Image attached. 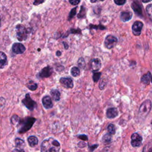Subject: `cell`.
Listing matches in <instances>:
<instances>
[{
	"mask_svg": "<svg viewBox=\"0 0 152 152\" xmlns=\"http://www.w3.org/2000/svg\"><path fill=\"white\" fill-rule=\"evenodd\" d=\"M60 150V143L53 138L44 140L41 144V152H59Z\"/></svg>",
	"mask_w": 152,
	"mask_h": 152,
	"instance_id": "1",
	"label": "cell"
},
{
	"mask_svg": "<svg viewBox=\"0 0 152 152\" xmlns=\"http://www.w3.org/2000/svg\"><path fill=\"white\" fill-rule=\"evenodd\" d=\"M36 121V119L33 117H27L26 118L20 119L19 121V133H24L29 131L33 126Z\"/></svg>",
	"mask_w": 152,
	"mask_h": 152,
	"instance_id": "2",
	"label": "cell"
},
{
	"mask_svg": "<svg viewBox=\"0 0 152 152\" xmlns=\"http://www.w3.org/2000/svg\"><path fill=\"white\" fill-rule=\"evenodd\" d=\"M151 109V101L150 100L144 101L140 107L139 111V115L141 116L142 118H146L150 112Z\"/></svg>",
	"mask_w": 152,
	"mask_h": 152,
	"instance_id": "3",
	"label": "cell"
},
{
	"mask_svg": "<svg viewBox=\"0 0 152 152\" xmlns=\"http://www.w3.org/2000/svg\"><path fill=\"white\" fill-rule=\"evenodd\" d=\"M16 36L19 41L25 40L27 37V31L25 27L22 24H18L16 27Z\"/></svg>",
	"mask_w": 152,
	"mask_h": 152,
	"instance_id": "4",
	"label": "cell"
},
{
	"mask_svg": "<svg viewBox=\"0 0 152 152\" xmlns=\"http://www.w3.org/2000/svg\"><path fill=\"white\" fill-rule=\"evenodd\" d=\"M22 103L27 109L32 111L37 107L36 102L31 99L29 93L26 94L25 98L22 100Z\"/></svg>",
	"mask_w": 152,
	"mask_h": 152,
	"instance_id": "5",
	"label": "cell"
},
{
	"mask_svg": "<svg viewBox=\"0 0 152 152\" xmlns=\"http://www.w3.org/2000/svg\"><path fill=\"white\" fill-rule=\"evenodd\" d=\"M117 42L118 39L115 36L112 35H108L105 38L104 45L107 49H110L116 46Z\"/></svg>",
	"mask_w": 152,
	"mask_h": 152,
	"instance_id": "6",
	"label": "cell"
},
{
	"mask_svg": "<svg viewBox=\"0 0 152 152\" xmlns=\"http://www.w3.org/2000/svg\"><path fill=\"white\" fill-rule=\"evenodd\" d=\"M143 23L140 21H136L132 26V32L134 35L139 36L142 33Z\"/></svg>",
	"mask_w": 152,
	"mask_h": 152,
	"instance_id": "7",
	"label": "cell"
},
{
	"mask_svg": "<svg viewBox=\"0 0 152 152\" xmlns=\"http://www.w3.org/2000/svg\"><path fill=\"white\" fill-rule=\"evenodd\" d=\"M143 139L141 135L138 133H134L131 135V144L134 147H140L142 144Z\"/></svg>",
	"mask_w": 152,
	"mask_h": 152,
	"instance_id": "8",
	"label": "cell"
},
{
	"mask_svg": "<svg viewBox=\"0 0 152 152\" xmlns=\"http://www.w3.org/2000/svg\"><path fill=\"white\" fill-rule=\"evenodd\" d=\"M131 8L137 16L142 17V7L139 1H134L131 4Z\"/></svg>",
	"mask_w": 152,
	"mask_h": 152,
	"instance_id": "9",
	"label": "cell"
},
{
	"mask_svg": "<svg viewBox=\"0 0 152 152\" xmlns=\"http://www.w3.org/2000/svg\"><path fill=\"white\" fill-rule=\"evenodd\" d=\"M60 81L61 84L66 88L71 89L74 86L73 80L70 77H62L60 78Z\"/></svg>",
	"mask_w": 152,
	"mask_h": 152,
	"instance_id": "10",
	"label": "cell"
},
{
	"mask_svg": "<svg viewBox=\"0 0 152 152\" xmlns=\"http://www.w3.org/2000/svg\"><path fill=\"white\" fill-rule=\"evenodd\" d=\"M12 50L14 53L16 54H21L24 52L26 48L21 43H15L12 46Z\"/></svg>",
	"mask_w": 152,
	"mask_h": 152,
	"instance_id": "11",
	"label": "cell"
},
{
	"mask_svg": "<svg viewBox=\"0 0 152 152\" xmlns=\"http://www.w3.org/2000/svg\"><path fill=\"white\" fill-rule=\"evenodd\" d=\"M52 73V68L49 66L44 68L39 73V77L40 78H47L51 76Z\"/></svg>",
	"mask_w": 152,
	"mask_h": 152,
	"instance_id": "12",
	"label": "cell"
},
{
	"mask_svg": "<svg viewBox=\"0 0 152 152\" xmlns=\"http://www.w3.org/2000/svg\"><path fill=\"white\" fill-rule=\"evenodd\" d=\"M91 68L93 72H97L100 70L101 68V60L98 58H95L93 59L91 63Z\"/></svg>",
	"mask_w": 152,
	"mask_h": 152,
	"instance_id": "13",
	"label": "cell"
},
{
	"mask_svg": "<svg viewBox=\"0 0 152 152\" xmlns=\"http://www.w3.org/2000/svg\"><path fill=\"white\" fill-rule=\"evenodd\" d=\"M118 115V111L115 108H109L106 111V117L109 119L116 118Z\"/></svg>",
	"mask_w": 152,
	"mask_h": 152,
	"instance_id": "14",
	"label": "cell"
},
{
	"mask_svg": "<svg viewBox=\"0 0 152 152\" xmlns=\"http://www.w3.org/2000/svg\"><path fill=\"white\" fill-rule=\"evenodd\" d=\"M42 104L44 107L47 109H51L53 107V103L51 98L49 96H45L42 99Z\"/></svg>",
	"mask_w": 152,
	"mask_h": 152,
	"instance_id": "15",
	"label": "cell"
},
{
	"mask_svg": "<svg viewBox=\"0 0 152 152\" xmlns=\"http://www.w3.org/2000/svg\"><path fill=\"white\" fill-rule=\"evenodd\" d=\"M133 13L130 11H123L120 15V19L122 22H126L131 19Z\"/></svg>",
	"mask_w": 152,
	"mask_h": 152,
	"instance_id": "16",
	"label": "cell"
},
{
	"mask_svg": "<svg viewBox=\"0 0 152 152\" xmlns=\"http://www.w3.org/2000/svg\"><path fill=\"white\" fill-rule=\"evenodd\" d=\"M7 64V58L6 53L0 52V69L4 68Z\"/></svg>",
	"mask_w": 152,
	"mask_h": 152,
	"instance_id": "17",
	"label": "cell"
},
{
	"mask_svg": "<svg viewBox=\"0 0 152 152\" xmlns=\"http://www.w3.org/2000/svg\"><path fill=\"white\" fill-rule=\"evenodd\" d=\"M50 94L55 101L58 102L60 100V93L58 90L57 89L52 90L50 92Z\"/></svg>",
	"mask_w": 152,
	"mask_h": 152,
	"instance_id": "18",
	"label": "cell"
},
{
	"mask_svg": "<svg viewBox=\"0 0 152 152\" xmlns=\"http://www.w3.org/2000/svg\"><path fill=\"white\" fill-rule=\"evenodd\" d=\"M151 77V75L150 72H148L147 74L143 75L141 78V81L145 85H148L149 84V83L150 81Z\"/></svg>",
	"mask_w": 152,
	"mask_h": 152,
	"instance_id": "19",
	"label": "cell"
},
{
	"mask_svg": "<svg viewBox=\"0 0 152 152\" xmlns=\"http://www.w3.org/2000/svg\"><path fill=\"white\" fill-rule=\"evenodd\" d=\"M28 143L31 147H35L36 145L38 143V139L35 136H30L28 138Z\"/></svg>",
	"mask_w": 152,
	"mask_h": 152,
	"instance_id": "20",
	"label": "cell"
},
{
	"mask_svg": "<svg viewBox=\"0 0 152 152\" xmlns=\"http://www.w3.org/2000/svg\"><path fill=\"white\" fill-rule=\"evenodd\" d=\"M107 130L108 131V133H109L110 135H113L115 134L116 129L115 127L112 124H110L107 127Z\"/></svg>",
	"mask_w": 152,
	"mask_h": 152,
	"instance_id": "21",
	"label": "cell"
},
{
	"mask_svg": "<svg viewBox=\"0 0 152 152\" xmlns=\"http://www.w3.org/2000/svg\"><path fill=\"white\" fill-rule=\"evenodd\" d=\"M112 140V137L109 133L106 134L102 138V142L105 144L109 143Z\"/></svg>",
	"mask_w": 152,
	"mask_h": 152,
	"instance_id": "22",
	"label": "cell"
},
{
	"mask_svg": "<svg viewBox=\"0 0 152 152\" xmlns=\"http://www.w3.org/2000/svg\"><path fill=\"white\" fill-rule=\"evenodd\" d=\"M15 143H16V146L17 147H19V148H23L25 146V143L24 142L20 139H19V138H17L15 140Z\"/></svg>",
	"mask_w": 152,
	"mask_h": 152,
	"instance_id": "23",
	"label": "cell"
},
{
	"mask_svg": "<svg viewBox=\"0 0 152 152\" xmlns=\"http://www.w3.org/2000/svg\"><path fill=\"white\" fill-rule=\"evenodd\" d=\"M85 16H86V8L83 6H82L81 7V10H80L78 15H77V17L78 19H81L85 17Z\"/></svg>",
	"mask_w": 152,
	"mask_h": 152,
	"instance_id": "24",
	"label": "cell"
},
{
	"mask_svg": "<svg viewBox=\"0 0 152 152\" xmlns=\"http://www.w3.org/2000/svg\"><path fill=\"white\" fill-rule=\"evenodd\" d=\"M71 74L74 77H77L80 75V70L79 68L77 67H74L71 68Z\"/></svg>",
	"mask_w": 152,
	"mask_h": 152,
	"instance_id": "25",
	"label": "cell"
},
{
	"mask_svg": "<svg viewBox=\"0 0 152 152\" xmlns=\"http://www.w3.org/2000/svg\"><path fill=\"white\" fill-rule=\"evenodd\" d=\"M142 152H152V141L146 144Z\"/></svg>",
	"mask_w": 152,
	"mask_h": 152,
	"instance_id": "26",
	"label": "cell"
},
{
	"mask_svg": "<svg viewBox=\"0 0 152 152\" xmlns=\"http://www.w3.org/2000/svg\"><path fill=\"white\" fill-rule=\"evenodd\" d=\"M27 87H28L29 89L34 91L37 88V85L36 83H35L33 82L32 81H31L27 85Z\"/></svg>",
	"mask_w": 152,
	"mask_h": 152,
	"instance_id": "27",
	"label": "cell"
},
{
	"mask_svg": "<svg viewBox=\"0 0 152 152\" xmlns=\"http://www.w3.org/2000/svg\"><path fill=\"white\" fill-rule=\"evenodd\" d=\"M78 66L82 68V69H84L86 67V62H85V59L83 58H79V60H78Z\"/></svg>",
	"mask_w": 152,
	"mask_h": 152,
	"instance_id": "28",
	"label": "cell"
},
{
	"mask_svg": "<svg viewBox=\"0 0 152 152\" xmlns=\"http://www.w3.org/2000/svg\"><path fill=\"white\" fill-rule=\"evenodd\" d=\"M77 7H75L74 8H73L70 12V14H69V16H68V20H71L76 15V12H77Z\"/></svg>",
	"mask_w": 152,
	"mask_h": 152,
	"instance_id": "29",
	"label": "cell"
},
{
	"mask_svg": "<svg viewBox=\"0 0 152 152\" xmlns=\"http://www.w3.org/2000/svg\"><path fill=\"white\" fill-rule=\"evenodd\" d=\"M146 11L150 19L152 20V4H149L146 7Z\"/></svg>",
	"mask_w": 152,
	"mask_h": 152,
	"instance_id": "30",
	"label": "cell"
},
{
	"mask_svg": "<svg viewBox=\"0 0 152 152\" xmlns=\"http://www.w3.org/2000/svg\"><path fill=\"white\" fill-rule=\"evenodd\" d=\"M101 74H102V73H99V72H96L93 74V80L94 82H98L99 80Z\"/></svg>",
	"mask_w": 152,
	"mask_h": 152,
	"instance_id": "31",
	"label": "cell"
},
{
	"mask_svg": "<svg viewBox=\"0 0 152 152\" xmlns=\"http://www.w3.org/2000/svg\"><path fill=\"white\" fill-rule=\"evenodd\" d=\"M20 121V118L19 117L16 115H13L11 118V122L12 124H16L17 122H19Z\"/></svg>",
	"mask_w": 152,
	"mask_h": 152,
	"instance_id": "32",
	"label": "cell"
},
{
	"mask_svg": "<svg viewBox=\"0 0 152 152\" xmlns=\"http://www.w3.org/2000/svg\"><path fill=\"white\" fill-rule=\"evenodd\" d=\"M107 83V81L105 79L103 78L101 80V81H100V83H99V88L101 90H103L104 89V88L105 87Z\"/></svg>",
	"mask_w": 152,
	"mask_h": 152,
	"instance_id": "33",
	"label": "cell"
},
{
	"mask_svg": "<svg viewBox=\"0 0 152 152\" xmlns=\"http://www.w3.org/2000/svg\"><path fill=\"white\" fill-rule=\"evenodd\" d=\"M114 3L118 6H122L126 3V0H114Z\"/></svg>",
	"mask_w": 152,
	"mask_h": 152,
	"instance_id": "34",
	"label": "cell"
},
{
	"mask_svg": "<svg viewBox=\"0 0 152 152\" xmlns=\"http://www.w3.org/2000/svg\"><path fill=\"white\" fill-rule=\"evenodd\" d=\"M70 3L72 5H74L76 6L77 5L78 3H80V1H77V0H70Z\"/></svg>",
	"mask_w": 152,
	"mask_h": 152,
	"instance_id": "35",
	"label": "cell"
},
{
	"mask_svg": "<svg viewBox=\"0 0 152 152\" xmlns=\"http://www.w3.org/2000/svg\"><path fill=\"white\" fill-rule=\"evenodd\" d=\"M78 137L79 138V139H81L82 140H87V139H88L86 135H80L78 136Z\"/></svg>",
	"mask_w": 152,
	"mask_h": 152,
	"instance_id": "36",
	"label": "cell"
},
{
	"mask_svg": "<svg viewBox=\"0 0 152 152\" xmlns=\"http://www.w3.org/2000/svg\"><path fill=\"white\" fill-rule=\"evenodd\" d=\"M44 3V1H35L34 3H33V4L35 5V6H37L39 5V4H42Z\"/></svg>",
	"mask_w": 152,
	"mask_h": 152,
	"instance_id": "37",
	"label": "cell"
},
{
	"mask_svg": "<svg viewBox=\"0 0 152 152\" xmlns=\"http://www.w3.org/2000/svg\"><path fill=\"white\" fill-rule=\"evenodd\" d=\"M12 152H25L23 149H15V150H13Z\"/></svg>",
	"mask_w": 152,
	"mask_h": 152,
	"instance_id": "38",
	"label": "cell"
},
{
	"mask_svg": "<svg viewBox=\"0 0 152 152\" xmlns=\"http://www.w3.org/2000/svg\"><path fill=\"white\" fill-rule=\"evenodd\" d=\"M110 149L109 147H106L104 149H103V150L101 151V152H110Z\"/></svg>",
	"mask_w": 152,
	"mask_h": 152,
	"instance_id": "39",
	"label": "cell"
},
{
	"mask_svg": "<svg viewBox=\"0 0 152 152\" xmlns=\"http://www.w3.org/2000/svg\"><path fill=\"white\" fill-rule=\"evenodd\" d=\"M56 55H57V56H58V57L61 56V51H57Z\"/></svg>",
	"mask_w": 152,
	"mask_h": 152,
	"instance_id": "40",
	"label": "cell"
},
{
	"mask_svg": "<svg viewBox=\"0 0 152 152\" xmlns=\"http://www.w3.org/2000/svg\"><path fill=\"white\" fill-rule=\"evenodd\" d=\"M63 44H64V45L65 46V49H67L68 48V45L65 44V42H63Z\"/></svg>",
	"mask_w": 152,
	"mask_h": 152,
	"instance_id": "41",
	"label": "cell"
},
{
	"mask_svg": "<svg viewBox=\"0 0 152 152\" xmlns=\"http://www.w3.org/2000/svg\"><path fill=\"white\" fill-rule=\"evenodd\" d=\"M143 3H148V2H150V1H142Z\"/></svg>",
	"mask_w": 152,
	"mask_h": 152,
	"instance_id": "42",
	"label": "cell"
},
{
	"mask_svg": "<svg viewBox=\"0 0 152 152\" xmlns=\"http://www.w3.org/2000/svg\"><path fill=\"white\" fill-rule=\"evenodd\" d=\"M97 2V1H91V3H96Z\"/></svg>",
	"mask_w": 152,
	"mask_h": 152,
	"instance_id": "43",
	"label": "cell"
},
{
	"mask_svg": "<svg viewBox=\"0 0 152 152\" xmlns=\"http://www.w3.org/2000/svg\"><path fill=\"white\" fill-rule=\"evenodd\" d=\"M0 26H1V20H0Z\"/></svg>",
	"mask_w": 152,
	"mask_h": 152,
	"instance_id": "44",
	"label": "cell"
},
{
	"mask_svg": "<svg viewBox=\"0 0 152 152\" xmlns=\"http://www.w3.org/2000/svg\"><path fill=\"white\" fill-rule=\"evenodd\" d=\"M151 83H152V78H151Z\"/></svg>",
	"mask_w": 152,
	"mask_h": 152,
	"instance_id": "45",
	"label": "cell"
},
{
	"mask_svg": "<svg viewBox=\"0 0 152 152\" xmlns=\"http://www.w3.org/2000/svg\"><path fill=\"white\" fill-rule=\"evenodd\" d=\"M151 124H152V122H151Z\"/></svg>",
	"mask_w": 152,
	"mask_h": 152,
	"instance_id": "46",
	"label": "cell"
}]
</instances>
